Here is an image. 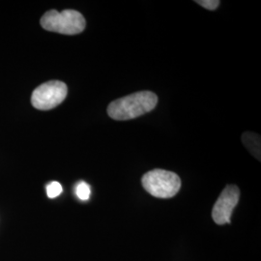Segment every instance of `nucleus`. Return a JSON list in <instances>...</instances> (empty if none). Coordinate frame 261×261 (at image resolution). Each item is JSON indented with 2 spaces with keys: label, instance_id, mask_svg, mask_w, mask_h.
<instances>
[{
  "label": "nucleus",
  "instance_id": "nucleus-1",
  "mask_svg": "<svg viewBox=\"0 0 261 261\" xmlns=\"http://www.w3.org/2000/svg\"><path fill=\"white\" fill-rule=\"evenodd\" d=\"M157 103L156 94L151 91H140L112 102L108 107V114L114 120H130L153 111Z\"/></svg>",
  "mask_w": 261,
  "mask_h": 261
},
{
  "label": "nucleus",
  "instance_id": "nucleus-2",
  "mask_svg": "<svg viewBox=\"0 0 261 261\" xmlns=\"http://www.w3.org/2000/svg\"><path fill=\"white\" fill-rule=\"evenodd\" d=\"M41 25L44 29L64 35H75L83 32L86 25L84 16L75 10L58 12L49 10L42 17Z\"/></svg>",
  "mask_w": 261,
  "mask_h": 261
},
{
  "label": "nucleus",
  "instance_id": "nucleus-3",
  "mask_svg": "<svg viewBox=\"0 0 261 261\" xmlns=\"http://www.w3.org/2000/svg\"><path fill=\"white\" fill-rule=\"evenodd\" d=\"M144 190L157 198H170L177 195L181 179L176 173L165 169H154L146 172L141 179Z\"/></svg>",
  "mask_w": 261,
  "mask_h": 261
},
{
  "label": "nucleus",
  "instance_id": "nucleus-4",
  "mask_svg": "<svg viewBox=\"0 0 261 261\" xmlns=\"http://www.w3.org/2000/svg\"><path fill=\"white\" fill-rule=\"evenodd\" d=\"M68 93L67 85L59 81H50L41 84L31 96L32 106L40 111L55 109L65 100Z\"/></svg>",
  "mask_w": 261,
  "mask_h": 261
},
{
  "label": "nucleus",
  "instance_id": "nucleus-5",
  "mask_svg": "<svg viewBox=\"0 0 261 261\" xmlns=\"http://www.w3.org/2000/svg\"><path fill=\"white\" fill-rule=\"evenodd\" d=\"M240 197V191L235 185H227L217 199L212 217L217 224H230V217Z\"/></svg>",
  "mask_w": 261,
  "mask_h": 261
},
{
  "label": "nucleus",
  "instance_id": "nucleus-6",
  "mask_svg": "<svg viewBox=\"0 0 261 261\" xmlns=\"http://www.w3.org/2000/svg\"><path fill=\"white\" fill-rule=\"evenodd\" d=\"M242 141L246 148L251 152L255 158L260 160V137L254 133L247 132L243 134Z\"/></svg>",
  "mask_w": 261,
  "mask_h": 261
},
{
  "label": "nucleus",
  "instance_id": "nucleus-7",
  "mask_svg": "<svg viewBox=\"0 0 261 261\" xmlns=\"http://www.w3.org/2000/svg\"><path fill=\"white\" fill-rule=\"evenodd\" d=\"M90 187L85 182H80L75 187V195L82 200H87L90 196Z\"/></svg>",
  "mask_w": 261,
  "mask_h": 261
},
{
  "label": "nucleus",
  "instance_id": "nucleus-8",
  "mask_svg": "<svg viewBox=\"0 0 261 261\" xmlns=\"http://www.w3.org/2000/svg\"><path fill=\"white\" fill-rule=\"evenodd\" d=\"M63 189L59 182L53 181L47 186V195L49 198H56L61 195Z\"/></svg>",
  "mask_w": 261,
  "mask_h": 261
},
{
  "label": "nucleus",
  "instance_id": "nucleus-9",
  "mask_svg": "<svg viewBox=\"0 0 261 261\" xmlns=\"http://www.w3.org/2000/svg\"><path fill=\"white\" fill-rule=\"evenodd\" d=\"M196 2L203 8L211 11L217 9L221 3L219 0H196Z\"/></svg>",
  "mask_w": 261,
  "mask_h": 261
}]
</instances>
